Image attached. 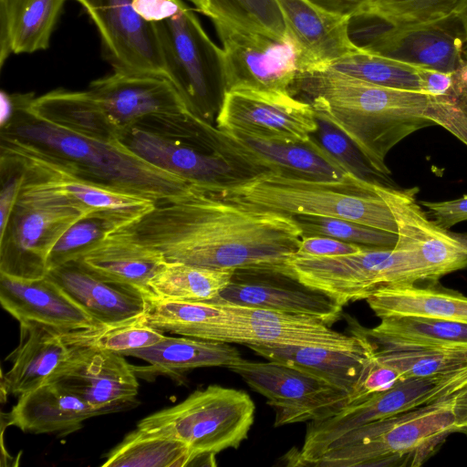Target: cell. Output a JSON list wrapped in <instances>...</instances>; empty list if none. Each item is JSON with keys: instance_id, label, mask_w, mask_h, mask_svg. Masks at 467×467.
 Listing matches in <instances>:
<instances>
[{"instance_id": "27", "label": "cell", "mask_w": 467, "mask_h": 467, "mask_svg": "<svg viewBox=\"0 0 467 467\" xmlns=\"http://www.w3.org/2000/svg\"><path fill=\"white\" fill-rule=\"evenodd\" d=\"M19 343L6 357L12 367L3 379L6 393L17 397L48 383L71 353L64 330L30 320L19 321Z\"/></svg>"}, {"instance_id": "39", "label": "cell", "mask_w": 467, "mask_h": 467, "mask_svg": "<svg viewBox=\"0 0 467 467\" xmlns=\"http://www.w3.org/2000/svg\"><path fill=\"white\" fill-rule=\"evenodd\" d=\"M323 67L379 86L422 92L418 66L359 48Z\"/></svg>"}, {"instance_id": "8", "label": "cell", "mask_w": 467, "mask_h": 467, "mask_svg": "<svg viewBox=\"0 0 467 467\" xmlns=\"http://www.w3.org/2000/svg\"><path fill=\"white\" fill-rule=\"evenodd\" d=\"M155 29L169 79L189 110L212 122L224 93L223 51L182 0H171Z\"/></svg>"}, {"instance_id": "47", "label": "cell", "mask_w": 467, "mask_h": 467, "mask_svg": "<svg viewBox=\"0 0 467 467\" xmlns=\"http://www.w3.org/2000/svg\"><path fill=\"white\" fill-rule=\"evenodd\" d=\"M405 379L394 368L380 361L375 355L368 360L347 406L362 402L369 397L386 391Z\"/></svg>"}, {"instance_id": "23", "label": "cell", "mask_w": 467, "mask_h": 467, "mask_svg": "<svg viewBox=\"0 0 467 467\" xmlns=\"http://www.w3.org/2000/svg\"><path fill=\"white\" fill-rule=\"evenodd\" d=\"M467 385V368L428 378H408L366 400L347 406L331 419L337 435L365 424L452 397Z\"/></svg>"}, {"instance_id": "41", "label": "cell", "mask_w": 467, "mask_h": 467, "mask_svg": "<svg viewBox=\"0 0 467 467\" xmlns=\"http://www.w3.org/2000/svg\"><path fill=\"white\" fill-rule=\"evenodd\" d=\"M62 337L70 347L92 348L123 355L127 351L158 343L164 334L148 325L140 317L118 324L63 331Z\"/></svg>"}, {"instance_id": "42", "label": "cell", "mask_w": 467, "mask_h": 467, "mask_svg": "<svg viewBox=\"0 0 467 467\" xmlns=\"http://www.w3.org/2000/svg\"><path fill=\"white\" fill-rule=\"evenodd\" d=\"M206 16L275 37L287 34L275 0H211Z\"/></svg>"}, {"instance_id": "7", "label": "cell", "mask_w": 467, "mask_h": 467, "mask_svg": "<svg viewBox=\"0 0 467 467\" xmlns=\"http://www.w3.org/2000/svg\"><path fill=\"white\" fill-rule=\"evenodd\" d=\"M118 141L150 164L205 191L218 192L248 177L199 140L189 111L151 115L123 129Z\"/></svg>"}, {"instance_id": "16", "label": "cell", "mask_w": 467, "mask_h": 467, "mask_svg": "<svg viewBox=\"0 0 467 467\" xmlns=\"http://www.w3.org/2000/svg\"><path fill=\"white\" fill-rule=\"evenodd\" d=\"M215 126L261 139L305 143L317 130L313 106L290 93L237 88L223 93Z\"/></svg>"}, {"instance_id": "14", "label": "cell", "mask_w": 467, "mask_h": 467, "mask_svg": "<svg viewBox=\"0 0 467 467\" xmlns=\"http://www.w3.org/2000/svg\"><path fill=\"white\" fill-rule=\"evenodd\" d=\"M227 368L267 399L275 411V427L326 419L345 408L349 400L348 392L279 362L240 358Z\"/></svg>"}, {"instance_id": "54", "label": "cell", "mask_w": 467, "mask_h": 467, "mask_svg": "<svg viewBox=\"0 0 467 467\" xmlns=\"http://www.w3.org/2000/svg\"><path fill=\"white\" fill-rule=\"evenodd\" d=\"M190 2H192L196 9L202 13L203 15H207L208 11H209V6H210V1L211 0H189Z\"/></svg>"}, {"instance_id": "10", "label": "cell", "mask_w": 467, "mask_h": 467, "mask_svg": "<svg viewBox=\"0 0 467 467\" xmlns=\"http://www.w3.org/2000/svg\"><path fill=\"white\" fill-rule=\"evenodd\" d=\"M201 126L204 146L248 178L275 174L341 182L354 176L314 136L307 142L292 143L223 130L202 118Z\"/></svg>"}, {"instance_id": "31", "label": "cell", "mask_w": 467, "mask_h": 467, "mask_svg": "<svg viewBox=\"0 0 467 467\" xmlns=\"http://www.w3.org/2000/svg\"><path fill=\"white\" fill-rule=\"evenodd\" d=\"M28 107L39 119L89 138L114 141L121 131L88 89H53L34 96Z\"/></svg>"}, {"instance_id": "34", "label": "cell", "mask_w": 467, "mask_h": 467, "mask_svg": "<svg viewBox=\"0 0 467 467\" xmlns=\"http://www.w3.org/2000/svg\"><path fill=\"white\" fill-rule=\"evenodd\" d=\"M375 347L426 346L467 350V323L420 317H388L358 328Z\"/></svg>"}, {"instance_id": "19", "label": "cell", "mask_w": 467, "mask_h": 467, "mask_svg": "<svg viewBox=\"0 0 467 467\" xmlns=\"http://www.w3.org/2000/svg\"><path fill=\"white\" fill-rule=\"evenodd\" d=\"M134 368L119 353L71 347L67 361L49 382H54L105 414L130 408L139 381Z\"/></svg>"}, {"instance_id": "49", "label": "cell", "mask_w": 467, "mask_h": 467, "mask_svg": "<svg viewBox=\"0 0 467 467\" xmlns=\"http://www.w3.org/2000/svg\"><path fill=\"white\" fill-rule=\"evenodd\" d=\"M420 202L422 207L427 209L431 219L444 229L449 230L452 226L467 221V194L454 200L420 201Z\"/></svg>"}, {"instance_id": "13", "label": "cell", "mask_w": 467, "mask_h": 467, "mask_svg": "<svg viewBox=\"0 0 467 467\" xmlns=\"http://www.w3.org/2000/svg\"><path fill=\"white\" fill-rule=\"evenodd\" d=\"M229 315L212 327L203 339L224 343L317 347L368 353L371 341L358 328L347 335L315 317L219 302Z\"/></svg>"}, {"instance_id": "9", "label": "cell", "mask_w": 467, "mask_h": 467, "mask_svg": "<svg viewBox=\"0 0 467 467\" xmlns=\"http://www.w3.org/2000/svg\"><path fill=\"white\" fill-rule=\"evenodd\" d=\"M289 266L299 283L343 306L386 287L423 283L414 258L396 245H364L358 252L337 256L296 254Z\"/></svg>"}, {"instance_id": "12", "label": "cell", "mask_w": 467, "mask_h": 467, "mask_svg": "<svg viewBox=\"0 0 467 467\" xmlns=\"http://www.w3.org/2000/svg\"><path fill=\"white\" fill-rule=\"evenodd\" d=\"M223 45L224 92L250 88L292 94L299 76L310 69L295 39L275 37L211 19Z\"/></svg>"}, {"instance_id": "25", "label": "cell", "mask_w": 467, "mask_h": 467, "mask_svg": "<svg viewBox=\"0 0 467 467\" xmlns=\"http://www.w3.org/2000/svg\"><path fill=\"white\" fill-rule=\"evenodd\" d=\"M275 1L309 70L326 67L358 49L349 37L350 17L331 13L310 0Z\"/></svg>"}, {"instance_id": "3", "label": "cell", "mask_w": 467, "mask_h": 467, "mask_svg": "<svg viewBox=\"0 0 467 467\" xmlns=\"http://www.w3.org/2000/svg\"><path fill=\"white\" fill-rule=\"evenodd\" d=\"M292 95L303 94L316 112L340 130L384 176L389 152L413 132L434 125L424 117L428 94L379 86L326 68L302 73Z\"/></svg>"}, {"instance_id": "52", "label": "cell", "mask_w": 467, "mask_h": 467, "mask_svg": "<svg viewBox=\"0 0 467 467\" xmlns=\"http://www.w3.org/2000/svg\"><path fill=\"white\" fill-rule=\"evenodd\" d=\"M452 411L455 418V432L467 435V385L453 395Z\"/></svg>"}, {"instance_id": "15", "label": "cell", "mask_w": 467, "mask_h": 467, "mask_svg": "<svg viewBox=\"0 0 467 467\" xmlns=\"http://www.w3.org/2000/svg\"><path fill=\"white\" fill-rule=\"evenodd\" d=\"M84 215L59 201L18 197L0 234V275L26 280L46 276L53 246Z\"/></svg>"}, {"instance_id": "36", "label": "cell", "mask_w": 467, "mask_h": 467, "mask_svg": "<svg viewBox=\"0 0 467 467\" xmlns=\"http://www.w3.org/2000/svg\"><path fill=\"white\" fill-rule=\"evenodd\" d=\"M234 272L179 262H167L150 281L153 297L175 301L210 302L218 298Z\"/></svg>"}, {"instance_id": "11", "label": "cell", "mask_w": 467, "mask_h": 467, "mask_svg": "<svg viewBox=\"0 0 467 467\" xmlns=\"http://www.w3.org/2000/svg\"><path fill=\"white\" fill-rule=\"evenodd\" d=\"M349 37L359 49L413 66L454 72L467 65V40L456 16L415 26H394L360 14L350 17Z\"/></svg>"}, {"instance_id": "51", "label": "cell", "mask_w": 467, "mask_h": 467, "mask_svg": "<svg viewBox=\"0 0 467 467\" xmlns=\"http://www.w3.org/2000/svg\"><path fill=\"white\" fill-rule=\"evenodd\" d=\"M320 7L344 16L359 15L369 0H310Z\"/></svg>"}, {"instance_id": "43", "label": "cell", "mask_w": 467, "mask_h": 467, "mask_svg": "<svg viewBox=\"0 0 467 467\" xmlns=\"http://www.w3.org/2000/svg\"><path fill=\"white\" fill-rule=\"evenodd\" d=\"M462 2L463 0H369L360 14L377 17L394 26L425 25L456 16Z\"/></svg>"}, {"instance_id": "21", "label": "cell", "mask_w": 467, "mask_h": 467, "mask_svg": "<svg viewBox=\"0 0 467 467\" xmlns=\"http://www.w3.org/2000/svg\"><path fill=\"white\" fill-rule=\"evenodd\" d=\"M213 302L315 317L330 326L340 318L343 308L327 295L296 279L282 275L244 272H235Z\"/></svg>"}, {"instance_id": "24", "label": "cell", "mask_w": 467, "mask_h": 467, "mask_svg": "<svg viewBox=\"0 0 467 467\" xmlns=\"http://www.w3.org/2000/svg\"><path fill=\"white\" fill-rule=\"evenodd\" d=\"M0 302L19 321L30 320L73 331L99 327L56 282L47 275L17 279L0 275Z\"/></svg>"}, {"instance_id": "20", "label": "cell", "mask_w": 467, "mask_h": 467, "mask_svg": "<svg viewBox=\"0 0 467 467\" xmlns=\"http://www.w3.org/2000/svg\"><path fill=\"white\" fill-rule=\"evenodd\" d=\"M88 89L121 130L148 116L190 111L164 76L114 70L93 80Z\"/></svg>"}, {"instance_id": "18", "label": "cell", "mask_w": 467, "mask_h": 467, "mask_svg": "<svg viewBox=\"0 0 467 467\" xmlns=\"http://www.w3.org/2000/svg\"><path fill=\"white\" fill-rule=\"evenodd\" d=\"M75 1L97 26L114 70L168 78L155 29L134 9L132 0Z\"/></svg>"}, {"instance_id": "38", "label": "cell", "mask_w": 467, "mask_h": 467, "mask_svg": "<svg viewBox=\"0 0 467 467\" xmlns=\"http://www.w3.org/2000/svg\"><path fill=\"white\" fill-rule=\"evenodd\" d=\"M374 348L376 357L404 379L445 375L467 368V350L426 346Z\"/></svg>"}, {"instance_id": "5", "label": "cell", "mask_w": 467, "mask_h": 467, "mask_svg": "<svg viewBox=\"0 0 467 467\" xmlns=\"http://www.w3.org/2000/svg\"><path fill=\"white\" fill-rule=\"evenodd\" d=\"M375 185L355 176L337 182L260 174L216 193L292 216L336 217L397 234L394 216Z\"/></svg>"}, {"instance_id": "35", "label": "cell", "mask_w": 467, "mask_h": 467, "mask_svg": "<svg viewBox=\"0 0 467 467\" xmlns=\"http://www.w3.org/2000/svg\"><path fill=\"white\" fill-rule=\"evenodd\" d=\"M67 1L1 0L0 28L9 37L12 53L47 49Z\"/></svg>"}, {"instance_id": "4", "label": "cell", "mask_w": 467, "mask_h": 467, "mask_svg": "<svg viewBox=\"0 0 467 467\" xmlns=\"http://www.w3.org/2000/svg\"><path fill=\"white\" fill-rule=\"evenodd\" d=\"M452 397L350 431L309 466H420L455 432Z\"/></svg>"}, {"instance_id": "2", "label": "cell", "mask_w": 467, "mask_h": 467, "mask_svg": "<svg viewBox=\"0 0 467 467\" xmlns=\"http://www.w3.org/2000/svg\"><path fill=\"white\" fill-rule=\"evenodd\" d=\"M33 97L7 94L9 110L1 121L0 151L154 202L194 186L142 160L118 140L89 138L39 119L28 107Z\"/></svg>"}, {"instance_id": "46", "label": "cell", "mask_w": 467, "mask_h": 467, "mask_svg": "<svg viewBox=\"0 0 467 467\" xmlns=\"http://www.w3.org/2000/svg\"><path fill=\"white\" fill-rule=\"evenodd\" d=\"M317 130L313 136L326 150L350 174L372 183L384 184L388 177L375 171L368 163L347 135L317 113Z\"/></svg>"}, {"instance_id": "1", "label": "cell", "mask_w": 467, "mask_h": 467, "mask_svg": "<svg viewBox=\"0 0 467 467\" xmlns=\"http://www.w3.org/2000/svg\"><path fill=\"white\" fill-rule=\"evenodd\" d=\"M110 233L158 251L166 262L291 278L289 263L302 240L294 216L197 186Z\"/></svg>"}, {"instance_id": "6", "label": "cell", "mask_w": 467, "mask_h": 467, "mask_svg": "<svg viewBox=\"0 0 467 467\" xmlns=\"http://www.w3.org/2000/svg\"><path fill=\"white\" fill-rule=\"evenodd\" d=\"M254 411L246 392L209 385L143 418L137 428L183 443L192 455V466H214L217 454L239 448L247 439Z\"/></svg>"}, {"instance_id": "33", "label": "cell", "mask_w": 467, "mask_h": 467, "mask_svg": "<svg viewBox=\"0 0 467 467\" xmlns=\"http://www.w3.org/2000/svg\"><path fill=\"white\" fill-rule=\"evenodd\" d=\"M123 356L140 358L157 371L173 374L198 368H227L241 358L229 343L183 336H164L152 346L127 351Z\"/></svg>"}, {"instance_id": "32", "label": "cell", "mask_w": 467, "mask_h": 467, "mask_svg": "<svg viewBox=\"0 0 467 467\" xmlns=\"http://www.w3.org/2000/svg\"><path fill=\"white\" fill-rule=\"evenodd\" d=\"M379 317H420L467 323V296L420 284L383 288L366 299Z\"/></svg>"}, {"instance_id": "29", "label": "cell", "mask_w": 467, "mask_h": 467, "mask_svg": "<svg viewBox=\"0 0 467 467\" xmlns=\"http://www.w3.org/2000/svg\"><path fill=\"white\" fill-rule=\"evenodd\" d=\"M76 395L48 382L20 397L8 413V424L26 432L67 435L89 418L104 415Z\"/></svg>"}, {"instance_id": "28", "label": "cell", "mask_w": 467, "mask_h": 467, "mask_svg": "<svg viewBox=\"0 0 467 467\" xmlns=\"http://www.w3.org/2000/svg\"><path fill=\"white\" fill-rule=\"evenodd\" d=\"M76 261L103 280L133 289L147 299L153 297L150 281L167 263L158 251L114 233Z\"/></svg>"}, {"instance_id": "45", "label": "cell", "mask_w": 467, "mask_h": 467, "mask_svg": "<svg viewBox=\"0 0 467 467\" xmlns=\"http://www.w3.org/2000/svg\"><path fill=\"white\" fill-rule=\"evenodd\" d=\"M424 117L467 146V65L454 72L453 83L447 91L428 94Z\"/></svg>"}, {"instance_id": "48", "label": "cell", "mask_w": 467, "mask_h": 467, "mask_svg": "<svg viewBox=\"0 0 467 467\" xmlns=\"http://www.w3.org/2000/svg\"><path fill=\"white\" fill-rule=\"evenodd\" d=\"M0 234L5 230L14 206L19 197L25 173L15 158L0 153Z\"/></svg>"}, {"instance_id": "26", "label": "cell", "mask_w": 467, "mask_h": 467, "mask_svg": "<svg viewBox=\"0 0 467 467\" xmlns=\"http://www.w3.org/2000/svg\"><path fill=\"white\" fill-rule=\"evenodd\" d=\"M56 282L99 326L112 325L143 317L147 298L140 293L103 280L71 261L49 270Z\"/></svg>"}, {"instance_id": "44", "label": "cell", "mask_w": 467, "mask_h": 467, "mask_svg": "<svg viewBox=\"0 0 467 467\" xmlns=\"http://www.w3.org/2000/svg\"><path fill=\"white\" fill-rule=\"evenodd\" d=\"M303 237L326 236L368 246L393 247L397 234L373 228L350 220L317 216L294 215Z\"/></svg>"}, {"instance_id": "17", "label": "cell", "mask_w": 467, "mask_h": 467, "mask_svg": "<svg viewBox=\"0 0 467 467\" xmlns=\"http://www.w3.org/2000/svg\"><path fill=\"white\" fill-rule=\"evenodd\" d=\"M375 191L394 216L398 237L395 245L414 258L424 282L435 283L448 274L467 268L462 234L438 225L422 209L417 188L376 184Z\"/></svg>"}, {"instance_id": "40", "label": "cell", "mask_w": 467, "mask_h": 467, "mask_svg": "<svg viewBox=\"0 0 467 467\" xmlns=\"http://www.w3.org/2000/svg\"><path fill=\"white\" fill-rule=\"evenodd\" d=\"M130 220L133 218L125 213L107 210L95 211L82 216L53 246L47 259V272L66 263L78 260L110 232Z\"/></svg>"}, {"instance_id": "50", "label": "cell", "mask_w": 467, "mask_h": 467, "mask_svg": "<svg viewBox=\"0 0 467 467\" xmlns=\"http://www.w3.org/2000/svg\"><path fill=\"white\" fill-rule=\"evenodd\" d=\"M363 246L326 236H308L302 238L296 254L337 256L358 252Z\"/></svg>"}, {"instance_id": "30", "label": "cell", "mask_w": 467, "mask_h": 467, "mask_svg": "<svg viewBox=\"0 0 467 467\" xmlns=\"http://www.w3.org/2000/svg\"><path fill=\"white\" fill-rule=\"evenodd\" d=\"M247 347L266 360L279 362L319 378L350 394L373 356L368 353L271 344H250Z\"/></svg>"}, {"instance_id": "53", "label": "cell", "mask_w": 467, "mask_h": 467, "mask_svg": "<svg viewBox=\"0 0 467 467\" xmlns=\"http://www.w3.org/2000/svg\"><path fill=\"white\" fill-rule=\"evenodd\" d=\"M456 16L462 26L467 40V0H463L462 5L456 13Z\"/></svg>"}, {"instance_id": "22", "label": "cell", "mask_w": 467, "mask_h": 467, "mask_svg": "<svg viewBox=\"0 0 467 467\" xmlns=\"http://www.w3.org/2000/svg\"><path fill=\"white\" fill-rule=\"evenodd\" d=\"M0 153L15 158L24 169L20 198L60 201L86 214L107 210L131 218L140 216L155 204L149 199L114 192L9 153Z\"/></svg>"}, {"instance_id": "37", "label": "cell", "mask_w": 467, "mask_h": 467, "mask_svg": "<svg viewBox=\"0 0 467 467\" xmlns=\"http://www.w3.org/2000/svg\"><path fill=\"white\" fill-rule=\"evenodd\" d=\"M192 455L181 441L140 429L129 432L105 455L102 467L192 466Z\"/></svg>"}]
</instances>
